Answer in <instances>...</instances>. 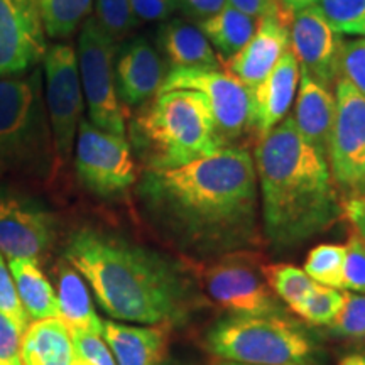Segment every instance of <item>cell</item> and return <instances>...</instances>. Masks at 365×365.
I'll return each mask as SVG.
<instances>
[{
  "mask_svg": "<svg viewBox=\"0 0 365 365\" xmlns=\"http://www.w3.org/2000/svg\"><path fill=\"white\" fill-rule=\"evenodd\" d=\"M137 195L150 222L198 259L250 250L261 240L254 158L235 145L175 170H145Z\"/></svg>",
  "mask_w": 365,
  "mask_h": 365,
  "instance_id": "cell-1",
  "label": "cell"
},
{
  "mask_svg": "<svg viewBox=\"0 0 365 365\" xmlns=\"http://www.w3.org/2000/svg\"><path fill=\"white\" fill-rule=\"evenodd\" d=\"M63 259L83 276L102 312L120 322L180 327L198 304V282L180 261L102 228H76Z\"/></svg>",
  "mask_w": 365,
  "mask_h": 365,
  "instance_id": "cell-2",
  "label": "cell"
},
{
  "mask_svg": "<svg viewBox=\"0 0 365 365\" xmlns=\"http://www.w3.org/2000/svg\"><path fill=\"white\" fill-rule=\"evenodd\" d=\"M254 166L262 230L272 247H298L344 215L327 156L299 134L291 117L257 140Z\"/></svg>",
  "mask_w": 365,
  "mask_h": 365,
  "instance_id": "cell-3",
  "label": "cell"
},
{
  "mask_svg": "<svg viewBox=\"0 0 365 365\" xmlns=\"http://www.w3.org/2000/svg\"><path fill=\"white\" fill-rule=\"evenodd\" d=\"M130 140L145 170H175L225 148L212 112L195 90L159 93L130 122Z\"/></svg>",
  "mask_w": 365,
  "mask_h": 365,
  "instance_id": "cell-4",
  "label": "cell"
},
{
  "mask_svg": "<svg viewBox=\"0 0 365 365\" xmlns=\"http://www.w3.org/2000/svg\"><path fill=\"white\" fill-rule=\"evenodd\" d=\"M56 150L44 103L43 70L0 78V180H46Z\"/></svg>",
  "mask_w": 365,
  "mask_h": 365,
  "instance_id": "cell-5",
  "label": "cell"
},
{
  "mask_svg": "<svg viewBox=\"0 0 365 365\" xmlns=\"http://www.w3.org/2000/svg\"><path fill=\"white\" fill-rule=\"evenodd\" d=\"M208 352L247 365H322L325 350L313 333L287 314H228L205 333Z\"/></svg>",
  "mask_w": 365,
  "mask_h": 365,
  "instance_id": "cell-6",
  "label": "cell"
},
{
  "mask_svg": "<svg viewBox=\"0 0 365 365\" xmlns=\"http://www.w3.org/2000/svg\"><path fill=\"white\" fill-rule=\"evenodd\" d=\"M196 282L205 296L228 314H286L284 304L264 279L259 255L250 250L228 252L200 264Z\"/></svg>",
  "mask_w": 365,
  "mask_h": 365,
  "instance_id": "cell-7",
  "label": "cell"
},
{
  "mask_svg": "<svg viewBox=\"0 0 365 365\" xmlns=\"http://www.w3.org/2000/svg\"><path fill=\"white\" fill-rule=\"evenodd\" d=\"M117 43L97 17L90 16L80 27L78 68L90 122L100 129L125 135V113L117 97L113 59Z\"/></svg>",
  "mask_w": 365,
  "mask_h": 365,
  "instance_id": "cell-8",
  "label": "cell"
},
{
  "mask_svg": "<svg viewBox=\"0 0 365 365\" xmlns=\"http://www.w3.org/2000/svg\"><path fill=\"white\" fill-rule=\"evenodd\" d=\"M75 170L85 190L100 198L124 195L137 181L134 150L125 135L81 120L75 140Z\"/></svg>",
  "mask_w": 365,
  "mask_h": 365,
  "instance_id": "cell-9",
  "label": "cell"
},
{
  "mask_svg": "<svg viewBox=\"0 0 365 365\" xmlns=\"http://www.w3.org/2000/svg\"><path fill=\"white\" fill-rule=\"evenodd\" d=\"M43 83L54 150L59 161L66 163L75 149L76 132L83 120L78 56L70 43L48 46L43 58Z\"/></svg>",
  "mask_w": 365,
  "mask_h": 365,
  "instance_id": "cell-10",
  "label": "cell"
},
{
  "mask_svg": "<svg viewBox=\"0 0 365 365\" xmlns=\"http://www.w3.org/2000/svg\"><path fill=\"white\" fill-rule=\"evenodd\" d=\"M336 108L327 159L336 188L359 193L365 185V97L344 76L333 86Z\"/></svg>",
  "mask_w": 365,
  "mask_h": 365,
  "instance_id": "cell-11",
  "label": "cell"
},
{
  "mask_svg": "<svg viewBox=\"0 0 365 365\" xmlns=\"http://www.w3.org/2000/svg\"><path fill=\"white\" fill-rule=\"evenodd\" d=\"M54 213L38 196L0 182V254L39 262L56 239Z\"/></svg>",
  "mask_w": 365,
  "mask_h": 365,
  "instance_id": "cell-12",
  "label": "cell"
},
{
  "mask_svg": "<svg viewBox=\"0 0 365 365\" xmlns=\"http://www.w3.org/2000/svg\"><path fill=\"white\" fill-rule=\"evenodd\" d=\"M195 90L207 100L217 134L225 148L250 130L249 90L228 71L220 70H171L161 91Z\"/></svg>",
  "mask_w": 365,
  "mask_h": 365,
  "instance_id": "cell-13",
  "label": "cell"
},
{
  "mask_svg": "<svg viewBox=\"0 0 365 365\" xmlns=\"http://www.w3.org/2000/svg\"><path fill=\"white\" fill-rule=\"evenodd\" d=\"M48 49L36 0H0V78L34 70Z\"/></svg>",
  "mask_w": 365,
  "mask_h": 365,
  "instance_id": "cell-14",
  "label": "cell"
},
{
  "mask_svg": "<svg viewBox=\"0 0 365 365\" xmlns=\"http://www.w3.org/2000/svg\"><path fill=\"white\" fill-rule=\"evenodd\" d=\"M341 46L344 39L330 26L318 4L291 17L289 49L301 70L327 88L335 86L340 78Z\"/></svg>",
  "mask_w": 365,
  "mask_h": 365,
  "instance_id": "cell-15",
  "label": "cell"
},
{
  "mask_svg": "<svg viewBox=\"0 0 365 365\" xmlns=\"http://www.w3.org/2000/svg\"><path fill=\"white\" fill-rule=\"evenodd\" d=\"M117 97L127 107H143L161 91L168 76L161 53L139 36L122 43L113 59Z\"/></svg>",
  "mask_w": 365,
  "mask_h": 365,
  "instance_id": "cell-16",
  "label": "cell"
},
{
  "mask_svg": "<svg viewBox=\"0 0 365 365\" xmlns=\"http://www.w3.org/2000/svg\"><path fill=\"white\" fill-rule=\"evenodd\" d=\"M301 68L291 49L282 54L276 66L257 86L249 90V127L261 139L284 120L293 107L299 86Z\"/></svg>",
  "mask_w": 365,
  "mask_h": 365,
  "instance_id": "cell-17",
  "label": "cell"
},
{
  "mask_svg": "<svg viewBox=\"0 0 365 365\" xmlns=\"http://www.w3.org/2000/svg\"><path fill=\"white\" fill-rule=\"evenodd\" d=\"M289 22L282 16H267L257 21L254 34L244 48L223 63L227 71L247 90L261 83L289 49Z\"/></svg>",
  "mask_w": 365,
  "mask_h": 365,
  "instance_id": "cell-18",
  "label": "cell"
},
{
  "mask_svg": "<svg viewBox=\"0 0 365 365\" xmlns=\"http://www.w3.org/2000/svg\"><path fill=\"white\" fill-rule=\"evenodd\" d=\"M102 339L117 365H161L166 357L170 328L164 325H125L103 319Z\"/></svg>",
  "mask_w": 365,
  "mask_h": 365,
  "instance_id": "cell-19",
  "label": "cell"
},
{
  "mask_svg": "<svg viewBox=\"0 0 365 365\" xmlns=\"http://www.w3.org/2000/svg\"><path fill=\"white\" fill-rule=\"evenodd\" d=\"M335 108L336 100L333 90L327 88L301 70L299 86L294 98V113L291 118L299 134L325 156Z\"/></svg>",
  "mask_w": 365,
  "mask_h": 365,
  "instance_id": "cell-20",
  "label": "cell"
},
{
  "mask_svg": "<svg viewBox=\"0 0 365 365\" xmlns=\"http://www.w3.org/2000/svg\"><path fill=\"white\" fill-rule=\"evenodd\" d=\"M158 46L173 70H220L222 61L200 27L182 19L163 22Z\"/></svg>",
  "mask_w": 365,
  "mask_h": 365,
  "instance_id": "cell-21",
  "label": "cell"
},
{
  "mask_svg": "<svg viewBox=\"0 0 365 365\" xmlns=\"http://www.w3.org/2000/svg\"><path fill=\"white\" fill-rule=\"evenodd\" d=\"M56 299H58V318L68 327V330L88 331L102 335V322L95 312L91 301L90 287L83 276L61 259L56 264Z\"/></svg>",
  "mask_w": 365,
  "mask_h": 365,
  "instance_id": "cell-22",
  "label": "cell"
},
{
  "mask_svg": "<svg viewBox=\"0 0 365 365\" xmlns=\"http://www.w3.org/2000/svg\"><path fill=\"white\" fill-rule=\"evenodd\" d=\"M71 333L59 318L29 323L21 341L22 365H73L75 360Z\"/></svg>",
  "mask_w": 365,
  "mask_h": 365,
  "instance_id": "cell-23",
  "label": "cell"
},
{
  "mask_svg": "<svg viewBox=\"0 0 365 365\" xmlns=\"http://www.w3.org/2000/svg\"><path fill=\"white\" fill-rule=\"evenodd\" d=\"M9 269L16 282L17 296L29 319L38 322L58 318V299L51 282L41 271L38 262L29 259H11Z\"/></svg>",
  "mask_w": 365,
  "mask_h": 365,
  "instance_id": "cell-24",
  "label": "cell"
},
{
  "mask_svg": "<svg viewBox=\"0 0 365 365\" xmlns=\"http://www.w3.org/2000/svg\"><path fill=\"white\" fill-rule=\"evenodd\" d=\"M255 24L252 17L245 16L239 9L227 4L220 12L196 24L205 38L212 44L222 65L244 48L245 43L254 34Z\"/></svg>",
  "mask_w": 365,
  "mask_h": 365,
  "instance_id": "cell-25",
  "label": "cell"
},
{
  "mask_svg": "<svg viewBox=\"0 0 365 365\" xmlns=\"http://www.w3.org/2000/svg\"><path fill=\"white\" fill-rule=\"evenodd\" d=\"M48 38H71L91 16L93 0H36Z\"/></svg>",
  "mask_w": 365,
  "mask_h": 365,
  "instance_id": "cell-26",
  "label": "cell"
},
{
  "mask_svg": "<svg viewBox=\"0 0 365 365\" xmlns=\"http://www.w3.org/2000/svg\"><path fill=\"white\" fill-rule=\"evenodd\" d=\"M262 276L276 298L286 304L287 309L299 304L314 286L312 277L293 264H266L262 266Z\"/></svg>",
  "mask_w": 365,
  "mask_h": 365,
  "instance_id": "cell-27",
  "label": "cell"
},
{
  "mask_svg": "<svg viewBox=\"0 0 365 365\" xmlns=\"http://www.w3.org/2000/svg\"><path fill=\"white\" fill-rule=\"evenodd\" d=\"M344 301L345 291L314 282L307 298L289 312L309 325L328 327L331 325L333 319L336 318V314L344 307Z\"/></svg>",
  "mask_w": 365,
  "mask_h": 365,
  "instance_id": "cell-28",
  "label": "cell"
},
{
  "mask_svg": "<svg viewBox=\"0 0 365 365\" xmlns=\"http://www.w3.org/2000/svg\"><path fill=\"white\" fill-rule=\"evenodd\" d=\"M345 245L322 244L309 250L304 261L303 271L308 274L317 284L341 289V276H344Z\"/></svg>",
  "mask_w": 365,
  "mask_h": 365,
  "instance_id": "cell-29",
  "label": "cell"
},
{
  "mask_svg": "<svg viewBox=\"0 0 365 365\" xmlns=\"http://www.w3.org/2000/svg\"><path fill=\"white\" fill-rule=\"evenodd\" d=\"M318 7L340 36L365 38V0H318Z\"/></svg>",
  "mask_w": 365,
  "mask_h": 365,
  "instance_id": "cell-30",
  "label": "cell"
},
{
  "mask_svg": "<svg viewBox=\"0 0 365 365\" xmlns=\"http://www.w3.org/2000/svg\"><path fill=\"white\" fill-rule=\"evenodd\" d=\"M328 328L339 339L365 341V294L346 291L344 307Z\"/></svg>",
  "mask_w": 365,
  "mask_h": 365,
  "instance_id": "cell-31",
  "label": "cell"
},
{
  "mask_svg": "<svg viewBox=\"0 0 365 365\" xmlns=\"http://www.w3.org/2000/svg\"><path fill=\"white\" fill-rule=\"evenodd\" d=\"M95 17L112 39H125L137 24V17L130 7V0H95Z\"/></svg>",
  "mask_w": 365,
  "mask_h": 365,
  "instance_id": "cell-32",
  "label": "cell"
},
{
  "mask_svg": "<svg viewBox=\"0 0 365 365\" xmlns=\"http://www.w3.org/2000/svg\"><path fill=\"white\" fill-rule=\"evenodd\" d=\"M341 289L365 294V242L354 230L345 242Z\"/></svg>",
  "mask_w": 365,
  "mask_h": 365,
  "instance_id": "cell-33",
  "label": "cell"
},
{
  "mask_svg": "<svg viewBox=\"0 0 365 365\" xmlns=\"http://www.w3.org/2000/svg\"><path fill=\"white\" fill-rule=\"evenodd\" d=\"M0 313L11 318L24 335L31 319L22 308L19 296H17L16 282H14L11 269H9V264H6V257L2 254H0Z\"/></svg>",
  "mask_w": 365,
  "mask_h": 365,
  "instance_id": "cell-34",
  "label": "cell"
},
{
  "mask_svg": "<svg viewBox=\"0 0 365 365\" xmlns=\"http://www.w3.org/2000/svg\"><path fill=\"white\" fill-rule=\"evenodd\" d=\"M340 76L350 81L365 97V38L344 41Z\"/></svg>",
  "mask_w": 365,
  "mask_h": 365,
  "instance_id": "cell-35",
  "label": "cell"
},
{
  "mask_svg": "<svg viewBox=\"0 0 365 365\" xmlns=\"http://www.w3.org/2000/svg\"><path fill=\"white\" fill-rule=\"evenodd\" d=\"M70 333L73 346H75V354L86 360L90 365H117L115 359H113L110 349L105 344L102 335L78 330H73Z\"/></svg>",
  "mask_w": 365,
  "mask_h": 365,
  "instance_id": "cell-36",
  "label": "cell"
},
{
  "mask_svg": "<svg viewBox=\"0 0 365 365\" xmlns=\"http://www.w3.org/2000/svg\"><path fill=\"white\" fill-rule=\"evenodd\" d=\"M228 4V0H173L175 11H180L181 16L196 24L215 16Z\"/></svg>",
  "mask_w": 365,
  "mask_h": 365,
  "instance_id": "cell-37",
  "label": "cell"
},
{
  "mask_svg": "<svg viewBox=\"0 0 365 365\" xmlns=\"http://www.w3.org/2000/svg\"><path fill=\"white\" fill-rule=\"evenodd\" d=\"M22 331L11 318L0 313V359L21 360Z\"/></svg>",
  "mask_w": 365,
  "mask_h": 365,
  "instance_id": "cell-38",
  "label": "cell"
},
{
  "mask_svg": "<svg viewBox=\"0 0 365 365\" xmlns=\"http://www.w3.org/2000/svg\"><path fill=\"white\" fill-rule=\"evenodd\" d=\"M134 16L140 21H166L175 12L173 0H130Z\"/></svg>",
  "mask_w": 365,
  "mask_h": 365,
  "instance_id": "cell-39",
  "label": "cell"
},
{
  "mask_svg": "<svg viewBox=\"0 0 365 365\" xmlns=\"http://www.w3.org/2000/svg\"><path fill=\"white\" fill-rule=\"evenodd\" d=\"M232 7L239 9L245 16L252 17L254 21H261L267 16H282L286 19L289 17L282 12L279 0H228Z\"/></svg>",
  "mask_w": 365,
  "mask_h": 365,
  "instance_id": "cell-40",
  "label": "cell"
},
{
  "mask_svg": "<svg viewBox=\"0 0 365 365\" xmlns=\"http://www.w3.org/2000/svg\"><path fill=\"white\" fill-rule=\"evenodd\" d=\"M341 210L355 234L365 242V193L349 195V198L341 202Z\"/></svg>",
  "mask_w": 365,
  "mask_h": 365,
  "instance_id": "cell-41",
  "label": "cell"
},
{
  "mask_svg": "<svg viewBox=\"0 0 365 365\" xmlns=\"http://www.w3.org/2000/svg\"><path fill=\"white\" fill-rule=\"evenodd\" d=\"M279 4H281L282 12H284L291 21V17H293L296 12L303 11V9L307 7L317 6L318 0H279Z\"/></svg>",
  "mask_w": 365,
  "mask_h": 365,
  "instance_id": "cell-42",
  "label": "cell"
},
{
  "mask_svg": "<svg viewBox=\"0 0 365 365\" xmlns=\"http://www.w3.org/2000/svg\"><path fill=\"white\" fill-rule=\"evenodd\" d=\"M340 365H365V354H350L340 360Z\"/></svg>",
  "mask_w": 365,
  "mask_h": 365,
  "instance_id": "cell-43",
  "label": "cell"
},
{
  "mask_svg": "<svg viewBox=\"0 0 365 365\" xmlns=\"http://www.w3.org/2000/svg\"><path fill=\"white\" fill-rule=\"evenodd\" d=\"M0 365H22L21 360H6L0 359Z\"/></svg>",
  "mask_w": 365,
  "mask_h": 365,
  "instance_id": "cell-44",
  "label": "cell"
},
{
  "mask_svg": "<svg viewBox=\"0 0 365 365\" xmlns=\"http://www.w3.org/2000/svg\"><path fill=\"white\" fill-rule=\"evenodd\" d=\"M73 365H90V364L86 362V360L81 359V357H78V355H76L75 360H73Z\"/></svg>",
  "mask_w": 365,
  "mask_h": 365,
  "instance_id": "cell-45",
  "label": "cell"
},
{
  "mask_svg": "<svg viewBox=\"0 0 365 365\" xmlns=\"http://www.w3.org/2000/svg\"><path fill=\"white\" fill-rule=\"evenodd\" d=\"M217 365H247V364H237V362H227V360H220Z\"/></svg>",
  "mask_w": 365,
  "mask_h": 365,
  "instance_id": "cell-46",
  "label": "cell"
},
{
  "mask_svg": "<svg viewBox=\"0 0 365 365\" xmlns=\"http://www.w3.org/2000/svg\"><path fill=\"white\" fill-rule=\"evenodd\" d=\"M161 365H181V364H171V362H163Z\"/></svg>",
  "mask_w": 365,
  "mask_h": 365,
  "instance_id": "cell-47",
  "label": "cell"
},
{
  "mask_svg": "<svg viewBox=\"0 0 365 365\" xmlns=\"http://www.w3.org/2000/svg\"><path fill=\"white\" fill-rule=\"evenodd\" d=\"M359 193H365V185H364V188H362V190H360V191H359Z\"/></svg>",
  "mask_w": 365,
  "mask_h": 365,
  "instance_id": "cell-48",
  "label": "cell"
}]
</instances>
